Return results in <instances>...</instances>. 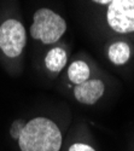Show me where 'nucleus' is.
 Segmentation results:
<instances>
[{
	"label": "nucleus",
	"mask_w": 134,
	"mask_h": 151,
	"mask_svg": "<svg viewBox=\"0 0 134 151\" xmlns=\"http://www.w3.org/2000/svg\"><path fill=\"white\" fill-rule=\"evenodd\" d=\"M18 144L22 151H59L62 133L53 121L36 117L26 123Z\"/></svg>",
	"instance_id": "f257e3e1"
},
{
	"label": "nucleus",
	"mask_w": 134,
	"mask_h": 151,
	"mask_svg": "<svg viewBox=\"0 0 134 151\" xmlns=\"http://www.w3.org/2000/svg\"><path fill=\"white\" fill-rule=\"evenodd\" d=\"M67 30V23L52 10L39 9L34 14V23L30 27L33 39L41 40L44 44H54Z\"/></svg>",
	"instance_id": "f03ea898"
},
{
	"label": "nucleus",
	"mask_w": 134,
	"mask_h": 151,
	"mask_svg": "<svg viewBox=\"0 0 134 151\" xmlns=\"http://www.w3.org/2000/svg\"><path fill=\"white\" fill-rule=\"evenodd\" d=\"M27 36L23 24L10 18L0 26V48L5 56L15 58L19 56L26 46Z\"/></svg>",
	"instance_id": "7ed1b4c3"
},
{
	"label": "nucleus",
	"mask_w": 134,
	"mask_h": 151,
	"mask_svg": "<svg viewBox=\"0 0 134 151\" xmlns=\"http://www.w3.org/2000/svg\"><path fill=\"white\" fill-rule=\"evenodd\" d=\"M106 21L116 33H133L134 0H113L107 7Z\"/></svg>",
	"instance_id": "20e7f679"
},
{
	"label": "nucleus",
	"mask_w": 134,
	"mask_h": 151,
	"mask_svg": "<svg viewBox=\"0 0 134 151\" xmlns=\"http://www.w3.org/2000/svg\"><path fill=\"white\" fill-rule=\"evenodd\" d=\"M75 98L82 104L92 105L104 93V83L100 80H87L74 88Z\"/></svg>",
	"instance_id": "39448f33"
},
{
	"label": "nucleus",
	"mask_w": 134,
	"mask_h": 151,
	"mask_svg": "<svg viewBox=\"0 0 134 151\" xmlns=\"http://www.w3.org/2000/svg\"><path fill=\"white\" fill-rule=\"evenodd\" d=\"M45 63L48 70L59 73L67 64V52L60 47H54L46 55Z\"/></svg>",
	"instance_id": "423d86ee"
},
{
	"label": "nucleus",
	"mask_w": 134,
	"mask_h": 151,
	"mask_svg": "<svg viewBox=\"0 0 134 151\" xmlns=\"http://www.w3.org/2000/svg\"><path fill=\"white\" fill-rule=\"evenodd\" d=\"M109 58L116 65H122L128 62L130 56V48L126 42H115L109 48Z\"/></svg>",
	"instance_id": "0eeeda50"
},
{
	"label": "nucleus",
	"mask_w": 134,
	"mask_h": 151,
	"mask_svg": "<svg viewBox=\"0 0 134 151\" xmlns=\"http://www.w3.org/2000/svg\"><path fill=\"white\" fill-rule=\"evenodd\" d=\"M68 76L71 82L80 85L85 81H87L90 78V68L85 62L76 60L71 63L68 69Z\"/></svg>",
	"instance_id": "6e6552de"
},
{
	"label": "nucleus",
	"mask_w": 134,
	"mask_h": 151,
	"mask_svg": "<svg viewBox=\"0 0 134 151\" xmlns=\"http://www.w3.org/2000/svg\"><path fill=\"white\" fill-rule=\"evenodd\" d=\"M24 126H26V122L23 120H16L14 123L11 126V129H10V133H11V137L14 138V139H18Z\"/></svg>",
	"instance_id": "1a4fd4ad"
},
{
	"label": "nucleus",
	"mask_w": 134,
	"mask_h": 151,
	"mask_svg": "<svg viewBox=\"0 0 134 151\" xmlns=\"http://www.w3.org/2000/svg\"><path fill=\"white\" fill-rule=\"evenodd\" d=\"M69 151H95L92 146L87 144H82V143H75L72 144L69 149Z\"/></svg>",
	"instance_id": "9d476101"
},
{
	"label": "nucleus",
	"mask_w": 134,
	"mask_h": 151,
	"mask_svg": "<svg viewBox=\"0 0 134 151\" xmlns=\"http://www.w3.org/2000/svg\"><path fill=\"white\" fill-rule=\"evenodd\" d=\"M94 3H97V4H102V5H106V4H110L113 0H93Z\"/></svg>",
	"instance_id": "9b49d317"
}]
</instances>
